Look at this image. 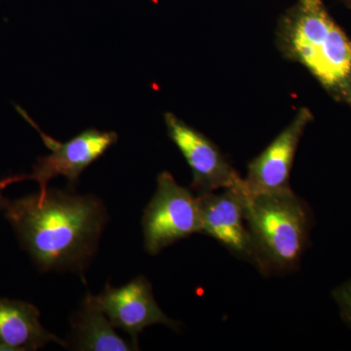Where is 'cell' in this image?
<instances>
[{
	"instance_id": "cell-1",
	"label": "cell",
	"mask_w": 351,
	"mask_h": 351,
	"mask_svg": "<svg viewBox=\"0 0 351 351\" xmlns=\"http://www.w3.org/2000/svg\"><path fill=\"white\" fill-rule=\"evenodd\" d=\"M5 217L43 271H71L84 279L108 221L103 201L56 189L9 201Z\"/></svg>"
},
{
	"instance_id": "cell-2",
	"label": "cell",
	"mask_w": 351,
	"mask_h": 351,
	"mask_svg": "<svg viewBox=\"0 0 351 351\" xmlns=\"http://www.w3.org/2000/svg\"><path fill=\"white\" fill-rule=\"evenodd\" d=\"M284 59L302 64L336 101L351 110V39L324 0H297L276 31Z\"/></svg>"
},
{
	"instance_id": "cell-3",
	"label": "cell",
	"mask_w": 351,
	"mask_h": 351,
	"mask_svg": "<svg viewBox=\"0 0 351 351\" xmlns=\"http://www.w3.org/2000/svg\"><path fill=\"white\" fill-rule=\"evenodd\" d=\"M246 223L265 276L297 269L308 246L313 216L294 191L249 196Z\"/></svg>"
},
{
	"instance_id": "cell-4",
	"label": "cell",
	"mask_w": 351,
	"mask_h": 351,
	"mask_svg": "<svg viewBox=\"0 0 351 351\" xmlns=\"http://www.w3.org/2000/svg\"><path fill=\"white\" fill-rule=\"evenodd\" d=\"M142 226L145 251L149 255H157L179 240L200 232L197 196L164 171L157 177L156 191L145 207Z\"/></svg>"
},
{
	"instance_id": "cell-5",
	"label": "cell",
	"mask_w": 351,
	"mask_h": 351,
	"mask_svg": "<svg viewBox=\"0 0 351 351\" xmlns=\"http://www.w3.org/2000/svg\"><path fill=\"white\" fill-rule=\"evenodd\" d=\"M17 110L38 130L44 145L52 152L38 158L32 174L13 176L11 179L12 184L25 180L38 182L40 195L46 193L51 180L58 176L66 178L69 188L75 189L83 171L103 156L119 140V135L115 132L90 128L82 131L68 142L60 143L43 133L24 110L19 107H17Z\"/></svg>"
},
{
	"instance_id": "cell-6",
	"label": "cell",
	"mask_w": 351,
	"mask_h": 351,
	"mask_svg": "<svg viewBox=\"0 0 351 351\" xmlns=\"http://www.w3.org/2000/svg\"><path fill=\"white\" fill-rule=\"evenodd\" d=\"M168 135L182 152L191 172V191L196 195L234 188L243 182L237 171L204 134L182 121L174 113L164 114Z\"/></svg>"
},
{
	"instance_id": "cell-7",
	"label": "cell",
	"mask_w": 351,
	"mask_h": 351,
	"mask_svg": "<svg viewBox=\"0 0 351 351\" xmlns=\"http://www.w3.org/2000/svg\"><path fill=\"white\" fill-rule=\"evenodd\" d=\"M197 197L200 210V233L217 240L232 255L256 265L255 249L246 223L249 195L245 188L244 180L240 186Z\"/></svg>"
},
{
	"instance_id": "cell-8",
	"label": "cell",
	"mask_w": 351,
	"mask_h": 351,
	"mask_svg": "<svg viewBox=\"0 0 351 351\" xmlns=\"http://www.w3.org/2000/svg\"><path fill=\"white\" fill-rule=\"evenodd\" d=\"M313 120L308 108L302 107L290 124L248 165L244 180L249 196L276 195L292 191L291 170L300 141Z\"/></svg>"
},
{
	"instance_id": "cell-9",
	"label": "cell",
	"mask_w": 351,
	"mask_h": 351,
	"mask_svg": "<svg viewBox=\"0 0 351 351\" xmlns=\"http://www.w3.org/2000/svg\"><path fill=\"white\" fill-rule=\"evenodd\" d=\"M95 299L113 326L130 335L136 345H138V335L152 325L179 328V323L161 311L154 299L152 284L144 276L136 277L119 288L108 284Z\"/></svg>"
},
{
	"instance_id": "cell-10",
	"label": "cell",
	"mask_w": 351,
	"mask_h": 351,
	"mask_svg": "<svg viewBox=\"0 0 351 351\" xmlns=\"http://www.w3.org/2000/svg\"><path fill=\"white\" fill-rule=\"evenodd\" d=\"M38 307L29 302L0 298V346L6 350H36L49 343L69 346L46 331Z\"/></svg>"
},
{
	"instance_id": "cell-11",
	"label": "cell",
	"mask_w": 351,
	"mask_h": 351,
	"mask_svg": "<svg viewBox=\"0 0 351 351\" xmlns=\"http://www.w3.org/2000/svg\"><path fill=\"white\" fill-rule=\"evenodd\" d=\"M95 295H86L71 319V339L75 350L85 351L138 350V345L127 341L115 332Z\"/></svg>"
},
{
	"instance_id": "cell-12",
	"label": "cell",
	"mask_w": 351,
	"mask_h": 351,
	"mask_svg": "<svg viewBox=\"0 0 351 351\" xmlns=\"http://www.w3.org/2000/svg\"><path fill=\"white\" fill-rule=\"evenodd\" d=\"M332 297L338 304L341 317L351 328V279L339 286L332 292Z\"/></svg>"
},
{
	"instance_id": "cell-13",
	"label": "cell",
	"mask_w": 351,
	"mask_h": 351,
	"mask_svg": "<svg viewBox=\"0 0 351 351\" xmlns=\"http://www.w3.org/2000/svg\"><path fill=\"white\" fill-rule=\"evenodd\" d=\"M12 184L11 182V177L4 178V179H0V211L1 210H5L7 205H8L9 200H7L3 196V189L6 188L9 184Z\"/></svg>"
},
{
	"instance_id": "cell-14",
	"label": "cell",
	"mask_w": 351,
	"mask_h": 351,
	"mask_svg": "<svg viewBox=\"0 0 351 351\" xmlns=\"http://www.w3.org/2000/svg\"><path fill=\"white\" fill-rule=\"evenodd\" d=\"M341 1L343 2L348 8L351 9V0H341Z\"/></svg>"
}]
</instances>
